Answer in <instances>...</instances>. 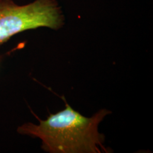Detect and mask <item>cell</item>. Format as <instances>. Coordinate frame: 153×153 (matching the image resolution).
<instances>
[{"instance_id":"1","label":"cell","mask_w":153,"mask_h":153,"mask_svg":"<svg viewBox=\"0 0 153 153\" xmlns=\"http://www.w3.org/2000/svg\"><path fill=\"white\" fill-rule=\"evenodd\" d=\"M66 108L55 114H50L47 120L36 126L26 123L19 127L20 134L38 137L43 142L42 148L52 153H99L101 149L108 151L103 145L104 135L99 133L98 126L111 111L105 109L97 112L91 118H87L74 111L65 97Z\"/></svg>"},{"instance_id":"2","label":"cell","mask_w":153,"mask_h":153,"mask_svg":"<svg viewBox=\"0 0 153 153\" xmlns=\"http://www.w3.org/2000/svg\"><path fill=\"white\" fill-rule=\"evenodd\" d=\"M64 16L56 0H36L19 6L11 0H0V45L24 30L39 27L57 30Z\"/></svg>"}]
</instances>
